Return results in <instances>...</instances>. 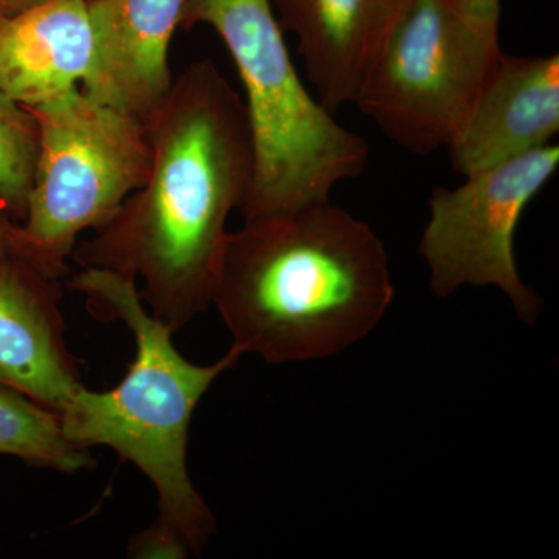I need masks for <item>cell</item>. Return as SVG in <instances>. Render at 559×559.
Instances as JSON below:
<instances>
[{
    "instance_id": "obj_1",
    "label": "cell",
    "mask_w": 559,
    "mask_h": 559,
    "mask_svg": "<svg viewBox=\"0 0 559 559\" xmlns=\"http://www.w3.org/2000/svg\"><path fill=\"white\" fill-rule=\"evenodd\" d=\"M148 178L70 260L142 280L140 299L173 333L212 305L227 221L255 171L248 109L212 60L187 66L146 121Z\"/></svg>"
},
{
    "instance_id": "obj_2",
    "label": "cell",
    "mask_w": 559,
    "mask_h": 559,
    "mask_svg": "<svg viewBox=\"0 0 559 559\" xmlns=\"http://www.w3.org/2000/svg\"><path fill=\"white\" fill-rule=\"evenodd\" d=\"M393 297L380 237L329 200L229 231L212 305L242 355L289 364L358 344L380 325Z\"/></svg>"
},
{
    "instance_id": "obj_3",
    "label": "cell",
    "mask_w": 559,
    "mask_h": 559,
    "mask_svg": "<svg viewBox=\"0 0 559 559\" xmlns=\"http://www.w3.org/2000/svg\"><path fill=\"white\" fill-rule=\"evenodd\" d=\"M86 297L95 318L120 320L135 340V359L120 384L108 392L81 388L60 414L76 447H106L138 466L159 498V516L171 522L201 557L216 521L189 473L191 418L216 378L237 366L242 353L231 345L215 364L198 366L173 344V331L150 314L138 282L117 272L86 267L69 280Z\"/></svg>"
},
{
    "instance_id": "obj_4",
    "label": "cell",
    "mask_w": 559,
    "mask_h": 559,
    "mask_svg": "<svg viewBox=\"0 0 559 559\" xmlns=\"http://www.w3.org/2000/svg\"><path fill=\"white\" fill-rule=\"evenodd\" d=\"M200 25L223 40L246 92L255 171L245 221L329 201L337 183L366 170L369 143L307 90L271 0H186L180 31Z\"/></svg>"
},
{
    "instance_id": "obj_5",
    "label": "cell",
    "mask_w": 559,
    "mask_h": 559,
    "mask_svg": "<svg viewBox=\"0 0 559 559\" xmlns=\"http://www.w3.org/2000/svg\"><path fill=\"white\" fill-rule=\"evenodd\" d=\"M498 0H412L355 105L415 156L448 148L498 68Z\"/></svg>"
},
{
    "instance_id": "obj_6",
    "label": "cell",
    "mask_w": 559,
    "mask_h": 559,
    "mask_svg": "<svg viewBox=\"0 0 559 559\" xmlns=\"http://www.w3.org/2000/svg\"><path fill=\"white\" fill-rule=\"evenodd\" d=\"M28 109L39 124V159L16 248L61 282L80 235L106 226L148 178V128L81 87Z\"/></svg>"
},
{
    "instance_id": "obj_7",
    "label": "cell",
    "mask_w": 559,
    "mask_h": 559,
    "mask_svg": "<svg viewBox=\"0 0 559 559\" xmlns=\"http://www.w3.org/2000/svg\"><path fill=\"white\" fill-rule=\"evenodd\" d=\"M558 167L559 148L550 143L473 173L455 189L433 190L419 253L437 296L447 299L462 286H495L509 297L518 318L538 319L540 300L518 271L514 234Z\"/></svg>"
},
{
    "instance_id": "obj_8",
    "label": "cell",
    "mask_w": 559,
    "mask_h": 559,
    "mask_svg": "<svg viewBox=\"0 0 559 559\" xmlns=\"http://www.w3.org/2000/svg\"><path fill=\"white\" fill-rule=\"evenodd\" d=\"M186 0H86L94 68L81 90L148 121L170 91V44Z\"/></svg>"
},
{
    "instance_id": "obj_9",
    "label": "cell",
    "mask_w": 559,
    "mask_h": 559,
    "mask_svg": "<svg viewBox=\"0 0 559 559\" xmlns=\"http://www.w3.org/2000/svg\"><path fill=\"white\" fill-rule=\"evenodd\" d=\"M61 297L60 280L27 261L0 267V385L58 415L83 388L79 359L66 344Z\"/></svg>"
},
{
    "instance_id": "obj_10",
    "label": "cell",
    "mask_w": 559,
    "mask_h": 559,
    "mask_svg": "<svg viewBox=\"0 0 559 559\" xmlns=\"http://www.w3.org/2000/svg\"><path fill=\"white\" fill-rule=\"evenodd\" d=\"M297 39L308 81L330 112L355 102L412 0H271Z\"/></svg>"
},
{
    "instance_id": "obj_11",
    "label": "cell",
    "mask_w": 559,
    "mask_h": 559,
    "mask_svg": "<svg viewBox=\"0 0 559 559\" xmlns=\"http://www.w3.org/2000/svg\"><path fill=\"white\" fill-rule=\"evenodd\" d=\"M558 131L559 55L502 53L465 128L448 146L452 170L466 178L550 145Z\"/></svg>"
},
{
    "instance_id": "obj_12",
    "label": "cell",
    "mask_w": 559,
    "mask_h": 559,
    "mask_svg": "<svg viewBox=\"0 0 559 559\" xmlns=\"http://www.w3.org/2000/svg\"><path fill=\"white\" fill-rule=\"evenodd\" d=\"M94 55L86 0H49L0 20V90L27 108L83 86Z\"/></svg>"
},
{
    "instance_id": "obj_13",
    "label": "cell",
    "mask_w": 559,
    "mask_h": 559,
    "mask_svg": "<svg viewBox=\"0 0 559 559\" xmlns=\"http://www.w3.org/2000/svg\"><path fill=\"white\" fill-rule=\"evenodd\" d=\"M0 455L62 474L97 465L90 450L68 439L57 412L5 385H0Z\"/></svg>"
},
{
    "instance_id": "obj_14",
    "label": "cell",
    "mask_w": 559,
    "mask_h": 559,
    "mask_svg": "<svg viewBox=\"0 0 559 559\" xmlns=\"http://www.w3.org/2000/svg\"><path fill=\"white\" fill-rule=\"evenodd\" d=\"M39 124L31 109L0 90V205L24 221L39 159Z\"/></svg>"
},
{
    "instance_id": "obj_15",
    "label": "cell",
    "mask_w": 559,
    "mask_h": 559,
    "mask_svg": "<svg viewBox=\"0 0 559 559\" xmlns=\"http://www.w3.org/2000/svg\"><path fill=\"white\" fill-rule=\"evenodd\" d=\"M127 555L135 559H186L191 550L182 533L157 514L148 528L128 540Z\"/></svg>"
},
{
    "instance_id": "obj_16",
    "label": "cell",
    "mask_w": 559,
    "mask_h": 559,
    "mask_svg": "<svg viewBox=\"0 0 559 559\" xmlns=\"http://www.w3.org/2000/svg\"><path fill=\"white\" fill-rule=\"evenodd\" d=\"M16 226L7 210L0 205V267L21 259L16 248Z\"/></svg>"
},
{
    "instance_id": "obj_17",
    "label": "cell",
    "mask_w": 559,
    "mask_h": 559,
    "mask_svg": "<svg viewBox=\"0 0 559 559\" xmlns=\"http://www.w3.org/2000/svg\"><path fill=\"white\" fill-rule=\"evenodd\" d=\"M46 2L49 0H0V20L16 16Z\"/></svg>"
},
{
    "instance_id": "obj_18",
    "label": "cell",
    "mask_w": 559,
    "mask_h": 559,
    "mask_svg": "<svg viewBox=\"0 0 559 559\" xmlns=\"http://www.w3.org/2000/svg\"><path fill=\"white\" fill-rule=\"evenodd\" d=\"M498 2H502V0H498Z\"/></svg>"
}]
</instances>
